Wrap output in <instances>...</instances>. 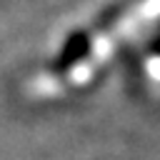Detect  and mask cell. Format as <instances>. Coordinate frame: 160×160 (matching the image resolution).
<instances>
[{
	"label": "cell",
	"mask_w": 160,
	"mask_h": 160,
	"mask_svg": "<svg viewBox=\"0 0 160 160\" xmlns=\"http://www.w3.org/2000/svg\"><path fill=\"white\" fill-rule=\"evenodd\" d=\"M88 52V40H85V35H72V38H68V42H65V48H62V55H60V68H68L70 62H75L78 58H82Z\"/></svg>",
	"instance_id": "6da1fadb"
}]
</instances>
